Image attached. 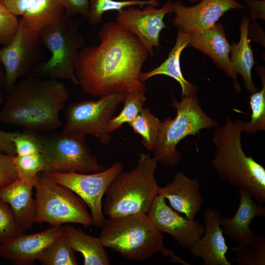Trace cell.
I'll use <instances>...</instances> for the list:
<instances>
[{
	"mask_svg": "<svg viewBox=\"0 0 265 265\" xmlns=\"http://www.w3.org/2000/svg\"><path fill=\"white\" fill-rule=\"evenodd\" d=\"M98 36V45L79 52L75 73L83 92L98 97L146 91L140 75L149 53L139 39L116 22L105 24Z\"/></svg>",
	"mask_w": 265,
	"mask_h": 265,
	"instance_id": "obj_1",
	"label": "cell"
},
{
	"mask_svg": "<svg viewBox=\"0 0 265 265\" xmlns=\"http://www.w3.org/2000/svg\"><path fill=\"white\" fill-rule=\"evenodd\" d=\"M68 97L63 82L29 76L7 93L0 122L37 133L53 131L63 125L59 113Z\"/></svg>",
	"mask_w": 265,
	"mask_h": 265,
	"instance_id": "obj_2",
	"label": "cell"
},
{
	"mask_svg": "<svg viewBox=\"0 0 265 265\" xmlns=\"http://www.w3.org/2000/svg\"><path fill=\"white\" fill-rule=\"evenodd\" d=\"M243 122L227 117L224 125L215 127L212 136L215 151L211 165L222 180L237 189L247 190L262 204L265 202V169L243 151Z\"/></svg>",
	"mask_w": 265,
	"mask_h": 265,
	"instance_id": "obj_3",
	"label": "cell"
},
{
	"mask_svg": "<svg viewBox=\"0 0 265 265\" xmlns=\"http://www.w3.org/2000/svg\"><path fill=\"white\" fill-rule=\"evenodd\" d=\"M158 162L150 154H140L136 165L120 172L106 192L103 210L109 218L145 213L158 195L159 186L155 178Z\"/></svg>",
	"mask_w": 265,
	"mask_h": 265,
	"instance_id": "obj_4",
	"label": "cell"
},
{
	"mask_svg": "<svg viewBox=\"0 0 265 265\" xmlns=\"http://www.w3.org/2000/svg\"><path fill=\"white\" fill-rule=\"evenodd\" d=\"M99 238L105 247L130 261H145L162 252L174 261L179 257L166 249L162 234L146 213H138L106 219Z\"/></svg>",
	"mask_w": 265,
	"mask_h": 265,
	"instance_id": "obj_5",
	"label": "cell"
},
{
	"mask_svg": "<svg viewBox=\"0 0 265 265\" xmlns=\"http://www.w3.org/2000/svg\"><path fill=\"white\" fill-rule=\"evenodd\" d=\"M79 19L65 16L39 33L42 45L51 53L46 62L35 66L29 76L43 79L67 80L79 84L76 75L79 53L85 44L80 31Z\"/></svg>",
	"mask_w": 265,
	"mask_h": 265,
	"instance_id": "obj_6",
	"label": "cell"
},
{
	"mask_svg": "<svg viewBox=\"0 0 265 265\" xmlns=\"http://www.w3.org/2000/svg\"><path fill=\"white\" fill-rule=\"evenodd\" d=\"M171 106L176 109L173 119L168 116L161 123L154 157L158 163L173 166L182 158L176 146L183 139L189 135H198L203 129L216 127V120L209 117L203 110L196 96L182 97L181 101L174 96Z\"/></svg>",
	"mask_w": 265,
	"mask_h": 265,
	"instance_id": "obj_7",
	"label": "cell"
},
{
	"mask_svg": "<svg viewBox=\"0 0 265 265\" xmlns=\"http://www.w3.org/2000/svg\"><path fill=\"white\" fill-rule=\"evenodd\" d=\"M36 189V222L53 226L77 223L92 224L85 202L68 188L55 182L45 173H39Z\"/></svg>",
	"mask_w": 265,
	"mask_h": 265,
	"instance_id": "obj_8",
	"label": "cell"
},
{
	"mask_svg": "<svg viewBox=\"0 0 265 265\" xmlns=\"http://www.w3.org/2000/svg\"><path fill=\"white\" fill-rule=\"evenodd\" d=\"M40 137L43 172L92 173L105 169L92 155L84 135L62 131Z\"/></svg>",
	"mask_w": 265,
	"mask_h": 265,
	"instance_id": "obj_9",
	"label": "cell"
},
{
	"mask_svg": "<svg viewBox=\"0 0 265 265\" xmlns=\"http://www.w3.org/2000/svg\"><path fill=\"white\" fill-rule=\"evenodd\" d=\"M126 93L115 92L100 96L96 101L83 100L67 106L65 110V123L63 131L97 137L104 145H107L112 137L107 130L109 120Z\"/></svg>",
	"mask_w": 265,
	"mask_h": 265,
	"instance_id": "obj_10",
	"label": "cell"
},
{
	"mask_svg": "<svg viewBox=\"0 0 265 265\" xmlns=\"http://www.w3.org/2000/svg\"><path fill=\"white\" fill-rule=\"evenodd\" d=\"M123 168L122 163L116 161L109 167L95 173H45L81 198L90 209L92 224L96 228H102L106 220L102 208L103 197L112 180Z\"/></svg>",
	"mask_w": 265,
	"mask_h": 265,
	"instance_id": "obj_11",
	"label": "cell"
},
{
	"mask_svg": "<svg viewBox=\"0 0 265 265\" xmlns=\"http://www.w3.org/2000/svg\"><path fill=\"white\" fill-rule=\"evenodd\" d=\"M41 44L39 33L20 19L10 42L0 49V64L4 68V87L8 93L21 77L29 75L39 55Z\"/></svg>",
	"mask_w": 265,
	"mask_h": 265,
	"instance_id": "obj_12",
	"label": "cell"
},
{
	"mask_svg": "<svg viewBox=\"0 0 265 265\" xmlns=\"http://www.w3.org/2000/svg\"><path fill=\"white\" fill-rule=\"evenodd\" d=\"M172 3L167 1L159 9L152 5H147L143 10L129 6L118 12L116 22L136 35L153 56V47L158 49L159 46V35L166 27L163 19L172 12Z\"/></svg>",
	"mask_w": 265,
	"mask_h": 265,
	"instance_id": "obj_13",
	"label": "cell"
},
{
	"mask_svg": "<svg viewBox=\"0 0 265 265\" xmlns=\"http://www.w3.org/2000/svg\"><path fill=\"white\" fill-rule=\"evenodd\" d=\"M146 215L157 230L170 235L184 248H189L205 232L203 224L181 216L161 195L156 197Z\"/></svg>",
	"mask_w": 265,
	"mask_h": 265,
	"instance_id": "obj_14",
	"label": "cell"
},
{
	"mask_svg": "<svg viewBox=\"0 0 265 265\" xmlns=\"http://www.w3.org/2000/svg\"><path fill=\"white\" fill-rule=\"evenodd\" d=\"M242 8L235 0H201L192 6L178 1L172 3V12L175 14L173 24L188 33L200 31L213 26L227 11Z\"/></svg>",
	"mask_w": 265,
	"mask_h": 265,
	"instance_id": "obj_15",
	"label": "cell"
},
{
	"mask_svg": "<svg viewBox=\"0 0 265 265\" xmlns=\"http://www.w3.org/2000/svg\"><path fill=\"white\" fill-rule=\"evenodd\" d=\"M63 226L21 235L0 243V257L15 265H34L42 251L64 233Z\"/></svg>",
	"mask_w": 265,
	"mask_h": 265,
	"instance_id": "obj_16",
	"label": "cell"
},
{
	"mask_svg": "<svg viewBox=\"0 0 265 265\" xmlns=\"http://www.w3.org/2000/svg\"><path fill=\"white\" fill-rule=\"evenodd\" d=\"M205 230L203 236L189 248L192 255L200 258L204 265H231L226 254L228 249L220 223V211L208 208L203 214Z\"/></svg>",
	"mask_w": 265,
	"mask_h": 265,
	"instance_id": "obj_17",
	"label": "cell"
},
{
	"mask_svg": "<svg viewBox=\"0 0 265 265\" xmlns=\"http://www.w3.org/2000/svg\"><path fill=\"white\" fill-rule=\"evenodd\" d=\"M237 189L239 196L237 211L232 218H222L220 226L223 234L238 245H249L257 235L250 228L251 223L256 217L265 216V207L256 204L247 190Z\"/></svg>",
	"mask_w": 265,
	"mask_h": 265,
	"instance_id": "obj_18",
	"label": "cell"
},
{
	"mask_svg": "<svg viewBox=\"0 0 265 265\" xmlns=\"http://www.w3.org/2000/svg\"><path fill=\"white\" fill-rule=\"evenodd\" d=\"M158 194L167 200L172 209L190 219L201 210L203 203L198 179H190L182 172L176 173L170 183L159 187Z\"/></svg>",
	"mask_w": 265,
	"mask_h": 265,
	"instance_id": "obj_19",
	"label": "cell"
},
{
	"mask_svg": "<svg viewBox=\"0 0 265 265\" xmlns=\"http://www.w3.org/2000/svg\"><path fill=\"white\" fill-rule=\"evenodd\" d=\"M190 34V46L195 48L210 56L215 64L231 78L235 89L240 91V86L230 61L231 46L224 33L223 26L215 24L212 27Z\"/></svg>",
	"mask_w": 265,
	"mask_h": 265,
	"instance_id": "obj_20",
	"label": "cell"
},
{
	"mask_svg": "<svg viewBox=\"0 0 265 265\" xmlns=\"http://www.w3.org/2000/svg\"><path fill=\"white\" fill-rule=\"evenodd\" d=\"M39 174L29 180L17 178L0 188V197L10 206L17 222L24 231L32 228L36 222L35 201L32 194Z\"/></svg>",
	"mask_w": 265,
	"mask_h": 265,
	"instance_id": "obj_21",
	"label": "cell"
},
{
	"mask_svg": "<svg viewBox=\"0 0 265 265\" xmlns=\"http://www.w3.org/2000/svg\"><path fill=\"white\" fill-rule=\"evenodd\" d=\"M190 41V34L179 29L176 42L167 59L159 66L147 72H141L140 80L142 83L150 78L158 75L168 76L178 81L182 89V97L194 96L197 93L196 86L187 81L182 75L180 58L182 51Z\"/></svg>",
	"mask_w": 265,
	"mask_h": 265,
	"instance_id": "obj_22",
	"label": "cell"
},
{
	"mask_svg": "<svg viewBox=\"0 0 265 265\" xmlns=\"http://www.w3.org/2000/svg\"><path fill=\"white\" fill-rule=\"evenodd\" d=\"M68 242L74 251L80 253L84 265H109L110 258L99 238L86 234L68 224L63 226Z\"/></svg>",
	"mask_w": 265,
	"mask_h": 265,
	"instance_id": "obj_23",
	"label": "cell"
},
{
	"mask_svg": "<svg viewBox=\"0 0 265 265\" xmlns=\"http://www.w3.org/2000/svg\"><path fill=\"white\" fill-rule=\"evenodd\" d=\"M65 15L61 0H33L21 19L30 29L39 33Z\"/></svg>",
	"mask_w": 265,
	"mask_h": 265,
	"instance_id": "obj_24",
	"label": "cell"
},
{
	"mask_svg": "<svg viewBox=\"0 0 265 265\" xmlns=\"http://www.w3.org/2000/svg\"><path fill=\"white\" fill-rule=\"evenodd\" d=\"M249 19L245 16L240 27V40L238 44L231 46L230 61L233 71L240 74L246 89L252 94L257 91L251 77V70L254 64L252 49L248 39Z\"/></svg>",
	"mask_w": 265,
	"mask_h": 265,
	"instance_id": "obj_25",
	"label": "cell"
},
{
	"mask_svg": "<svg viewBox=\"0 0 265 265\" xmlns=\"http://www.w3.org/2000/svg\"><path fill=\"white\" fill-rule=\"evenodd\" d=\"M161 122L150 111L143 108L129 125L142 137V143L148 150L155 149Z\"/></svg>",
	"mask_w": 265,
	"mask_h": 265,
	"instance_id": "obj_26",
	"label": "cell"
},
{
	"mask_svg": "<svg viewBox=\"0 0 265 265\" xmlns=\"http://www.w3.org/2000/svg\"><path fill=\"white\" fill-rule=\"evenodd\" d=\"M145 91H132L125 93L122 103L123 106L119 113L109 120L107 130L109 133L120 128L124 124H129L144 108L146 100Z\"/></svg>",
	"mask_w": 265,
	"mask_h": 265,
	"instance_id": "obj_27",
	"label": "cell"
},
{
	"mask_svg": "<svg viewBox=\"0 0 265 265\" xmlns=\"http://www.w3.org/2000/svg\"><path fill=\"white\" fill-rule=\"evenodd\" d=\"M37 260L43 265H78L64 232L42 251Z\"/></svg>",
	"mask_w": 265,
	"mask_h": 265,
	"instance_id": "obj_28",
	"label": "cell"
},
{
	"mask_svg": "<svg viewBox=\"0 0 265 265\" xmlns=\"http://www.w3.org/2000/svg\"><path fill=\"white\" fill-rule=\"evenodd\" d=\"M261 77L262 88L252 93L250 98V106L252 113L248 122H243V132L253 134L265 130V77L264 70L258 69Z\"/></svg>",
	"mask_w": 265,
	"mask_h": 265,
	"instance_id": "obj_29",
	"label": "cell"
},
{
	"mask_svg": "<svg viewBox=\"0 0 265 265\" xmlns=\"http://www.w3.org/2000/svg\"><path fill=\"white\" fill-rule=\"evenodd\" d=\"M89 8L87 16L88 23L94 26L100 23L105 12L108 11H118L132 6L139 5L143 7L145 5L157 6L151 0H89Z\"/></svg>",
	"mask_w": 265,
	"mask_h": 265,
	"instance_id": "obj_30",
	"label": "cell"
},
{
	"mask_svg": "<svg viewBox=\"0 0 265 265\" xmlns=\"http://www.w3.org/2000/svg\"><path fill=\"white\" fill-rule=\"evenodd\" d=\"M230 249L236 256L232 264L238 265H265V238L262 235L257 234L251 244L238 245Z\"/></svg>",
	"mask_w": 265,
	"mask_h": 265,
	"instance_id": "obj_31",
	"label": "cell"
},
{
	"mask_svg": "<svg viewBox=\"0 0 265 265\" xmlns=\"http://www.w3.org/2000/svg\"><path fill=\"white\" fill-rule=\"evenodd\" d=\"M13 161L17 178L21 180H31L43 171L44 160L42 153L15 155Z\"/></svg>",
	"mask_w": 265,
	"mask_h": 265,
	"instance_id": "obj_32",
	"label": "cell"
},
{
	"mask_svg": "<svg viewBox=\"0 0 265 265\" xmlns=\"http://www.w3.org/2000/svg\"><path fill=\"white\" fill-rule=\"evenodd\" d=\"M24 234L11 207L0 197V243Z\"/></svg>",
	"mask_w": 265,
	"mask_h": 265,
	"instance_id": "obj_33",
	"label": "cell"
},
{
	"mask_svg": "<svg viewBox=\"0 0 265 265\" xmlns=\"http://www.w3.org/2000/svg\"><path fill=\"white\" fill-rule=\"evenodd\" d=\"M16 155L18 156L42 153V142L38 133L25 130L17 132L13 138Z\"/></svg>",
	"mask_w": 265,
	"mask_h": 265,
	"instance_id": "obj_34",
	"label": "cell"
},
{
	"mask_svg": "<svg viewBox=\"0 0 265 265\" xmlns=\"http://www.w3.org/2000/svg\"><path fill=\"white\" fill-rule=\"evenodd\" d=\"M19 25L17 16L0 2V44L5 46L12 40Z\"/></svg>",
	"mask_w": 265,
	"mask_h": 265,
	"instance_id": "obj_35",
	"label": "cell"
},
{
	"mask_svg": "<svg viewBox=\"0 0 265 265\" xmlns=\"http://www.w3.org/2000/svg\"><path fill=\"white\" fill-rule=\"evenodd\" d=\"M14 156L0 152V188L17 179L13 161Z\"/></svg>",
	"mask_w": 265,
	"mask_h": 265,
	"instance_id": "obj_36",
	"label": "cell"
},
{
	"mask_svg": "<svg viewBox=\"0 0 265 265\" xmlns=\"http://www.w3.org/2000/svg\"><path fill=\"white\" fill-rule=\"evenodd\" d=\"M64 5L65 16L73 17L80 14L87 19L89 8V0H61Z\"/></svg>",
	"mask_w": 265,
	"mask_h": 265,
	"instance_id": "obj_37",
	"label": "cell"
},
{
	"mask_svg": "<svg viewBox=\"0 0 265 265\" xmlns=\"http://www.w3.org/2000/svg\"><path fill=\"white\" fill-rule=\"evenodd\" d=\"M33 0H4L3 3L14 14L23 16Z\"/></svg>",
	"mask_w": 265,
	"mask_h": 265,
	"instance_id": "obj_38",
	"label": "cell"
},
{
	"mask_svg": "<svg viewBox=\"0 0 265 265\" xmlns=\"http://www.w3.org/2000/svg\"><path fill=\"white\" fill-rule=\"evenodd\" d=\"M247 5L251 9V16L253 18L265 19V0H245Z\"/></svg>",
	"mask_w": 265,
	"mask_h": 265,
	"instance_id": "obj_39",
	"label": "cell"
},
{
	"mask_svg": "<svg viewBox=\"0 0 265 265\" xmlns=\"http://www.w3.org/2000/svg\"><path fill=\"white\" fill-rule=\"evenodd\" d=\"M4 85V73L2 72L0 68V108L3 103L4 98L3 96L2 89Z\"/></svg>",
	"mask_w": 265,
	"mask_h": 265,
	"instance_id": "obj_40",
	"label": "cell"
},
{
	"mask_svg": "<svg viewBox=\"0 0 265 265\" xmlns=\"http://www.w3.org/2000/svg\"><path fill=\"white\" fill-rule=\"evenodd\" d=\"M152 2H153L155 4H156L157 5V6L159 5V3L157 1V0H151ZM190 1H192V2H195V1H199V0H190Z\"/></svg>",
	"mask_w": 265,
	"mask_h": 265,
	"instance_id": "obj_41",
	"label": "cell"
},
{
	"mask_svg": "<svg viewBox=\"0 0 265 265\" xmlns=\"http://www.w3.org/2000/svg\"><path fill=\"white\" fill-rule=\"evenodd\" d=\"M4 0H0V2L3 3Z\"/></svg>",
	"mask_w": 265,
	"mask_h": 265,
	"instance_id": "obj_42",
	"label": "cell"
}]
</instances>
